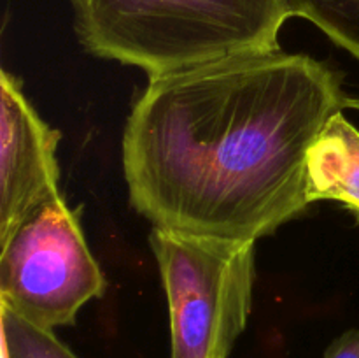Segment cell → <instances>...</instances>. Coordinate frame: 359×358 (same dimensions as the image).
<instances>
[{
    "instance_id": "cell-1",
    "label": "cell",
    "mask_w": 359,
    "mask_h": 358,
    "mask_svg": "<svg viewBox=\"0 0 359 358\" xmlns=\"http://www.w3.org/2000/svg\"><path fill=\"white\" fill-rule=\"evenodd\" d=\"M347 98L283 49L151 77L123 135L130 204L154 228L256 242L311 204L307 158Z\"/></svg>"
},
{
    "instance_id": "cell-2",
    "label": "cell",
    "mask_w": 359,
    "mask_h": 358,
    "mask_svg": "<svg viewBox=\"0 0 359 358\" xmlns=\"http://www.w3.org/2000/svg\"><path fill=\"white\" fill-rule=\"evenodd\" d=\"M88 53L151 77L277 51L286 0H69Z\"/></svg>"
},
{
    "instance_id": "cell-3",
    "label": "cell",
    "mask_w": 359,
    "mask_h": 358,
    "mask_svg": "<svg viewBox=\"0 0 359 358\" xmlns=\"http://www.w3.org/2000/svg\"><path fill=\"white\" fill-rule=\"evenodd\" d=\"M149 244L168 302L172 358H228L251 314L255 242L153 228Z\"/></svg>"
},
{
    "instance_id": "cell-4",
    "label": "cell",
    "mask_w": 359,
    "mask_h": 358,
    "mask_svg": "<svg viewBox=\"0 0 359 358\" xmlns=\"http://www.w3.org/2000/svg\"><path fill=\"white\" fill-rule=\"evenodd\" d=\"M105 279L62 195L32 211L2 244L0 305L42 329L72 325Z\"/></svg>"
},
{
    "instance_id": "cell-5",
    "label": "cell",
    "mask_w": 359,
    "mask_h": 358,
    "mask_svg": "<svg viewBox=\"0 0 359 358\" xmlns=\"http://www.w3.org/2000/svg\"><path fill=\"white\" fill-rule=\"evenodd\" d=\"M60 132L53 130L25 97L14 74H0V244L21 221L60 195L56 147Z\"/></svg>"
},
{
    "instance_id": "cell-6",
    "label": "cell",
    "mask_w": 359,
    "mask_h": 358,
    "mask_svg": "<svg viewBox=\"0 0 359 358\" xmlns=\"http://www.w3.org/2000/svg\"><path fill=\"white\" fill-rule=\"evenodd\" d=\"M309 200H335L359 220V130L337 112L307 158Z\"/></svg>"
},
{
    "instance_id": "cell-7",
    "label": "cell",
    "mask_w": 359,
    "mask_h": 358,
    "mask_svg": "<svg viewBox=\"0 0 359 358\" xmlns=\"http://www.w3.org/2000/svg\"><path fill=\"white\" fill-rule=\"evenodd\" d=\"M291 16L304 18L359 60V0H286Z\"/></svg>"
},
{
    "instance_id": "cell-8",
    "label": "cell",
    "mask_w": 359,
    "mask_h": 358,
    "mask_svg": "<svg viewBox=\"0 0 359 358\" xmlns=\"http://www.w3.org/2000/svg\"><path fill=\"white\" fill-rule=\"evenodd\" d=\"M2 353L7 358H77L53 330L34 325L0 305Z\"/></svg>"
},
{
    "instance_id": "cell-9",
    "label": "cell",
    "mask_w": 359,
    "mask_h": 358,
    "mask_svg": "<svg viewBox=\"0 0 359 358\" xmlns=\"http://www.w3.org/2000/svg\"><path fill=\"white\" fill-rule=\"evenodd\" d=\"M325 358H359V329H351L337 337L326 350Z\"/></svg>"
},
{
    "instance_id": "cell-10",
    "label": "cell",
    "mask_w": 359,
    "mask_h": 358,
    "mask_svg": "<svg viewBox=\"0 0 359 358\" xmlns=\"http://www.w3.org/2000/svg\"><path fill=\"white\" fill-rule=\"evenodd\" d=\"M346 107H353V109H356V111H359V97L358 98H347Z\"/></svg>"
}]
</instances>
